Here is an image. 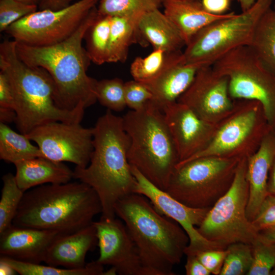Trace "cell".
Returning a JSON list of instances; mask_svg holds the SVG:
<instances>
[{
	"label": "cell",
	"instance_id": "cell-34",
	"mask_svg": "<svg viewBox=\"0 0 275 275\" xmlns=\"http://www.w3.org/2000/svg\"><path fill=\"white\" fill-rule=\"evenodd\" d=\"M125 82L119 78L97 80L96 86L97 100L107 109L123 111L126 106L124 92Z\"/></svg>",
	"mask_w": 275,
	"mask_h": 275
},
{
	"label": "cell",
	"instance_id": "cell-42",
	"mask_svg": "<svg viewBox=\"0 0 275 275\" xmlns=\"http://www.w3.org/2000/svg\"><path fill=\"white\" fill-rule=\"evenodd\" d=\"M203 8L209 13L216 15L226 14L230 6L231 0H201Z\"/></svg>",
	"mask_w": 275,
	"mask_h": 275
},
{
	"label": "cell",
	"instance_id": "cell-44",
	"mask_svg": "<svg viewBox=\"0 0 275 275\" xmlns=\"http://www.w3.org/2000/svg\"><path fill=\"white\" fill-rule=\"evenodd\" d=\"M267 190L268 195L275 196V156L269 171Z\"/></svg>",
	"mask_w": 275,
	"mask_h": 275
},
{
	"label": "cell",
	"instance_id": "cell-19",
	"mask_svg": "<svg viewBox=\"0 0 275 275\" xmlns=\"http://www.w3.org/2000/svg\"><path fill=\"white\" fill-rule=\"evenodd\" d=\"M97 243L96 231L92 223L76 232L61 234L50 245L44 262L55 267L83 268L87 264V254Z\"/></svg>",
	"mask_w": 275,
	"mask_h": 275
},
{
	"label": "cell",
	"instance_id": "cell-1",
	"mask_svg": "<svg viewBox=\"0 0 275 275\" xmlns=\"http://www.w3.org/2000/svg\"><path fill=\"white\" fill-rule=\"evenodd\" d=\"M98 13L95 6L76 31L58 44L31 46L16 42L19 58L26 64L45 69L55 85L54 102L61 109H85L97 100V80L88 76L91 62L82 41Z\"/></svg>",
	"mask_w": 275,
	"mask_h": 275
},
{
	"label": "cell",
	"instance_id": "cell-31",
	"mask_svg": "<svg viewBox=\"0 0 275 275\" xmlns=\"http://www.w3.org/2000/svg\"><path fill=\"white\" fill-rule=\"evenodd\" d=\"M0 200V234L12 225L24 192L18 186L15 175H4Z\"/></svg>",
	"mask_w": 275,
	"mask_h": 275
},
{
	"label": "cell",
	"instance_id": "cell-16",
	"mask_svg": "<svg viewBox=\"0 0 275 275\" xmlns=\"http://www.w3.org/2000/svg\"><path fill=\"white\" fill-rule=\"evenodd\" d=\"M92 224L99 249L98 264L111 266L119 274L145 275L137 248L122 220L101 217Z\"/></svg>",
	"mask_w": 275,
	"mask_h": 275
},
{
	"label": "cell",
	"instance_id": "cell-10",
	"mask_svg": "<svg viewBox=\"0 0 275 275\" xmlns=\"http://www.w3.org/2000/svg\"><path fill=\"white\" fill-rule=\"evenodd\" d=\"M247 163L248 158L240 160L230 188L197 228L202 237L223 249L237 242L252 245L259 238L258 232L246 213L249 199Z\"/></svg>",
	"mask_w": 275,
	"mask_h": 275
},
{
	"label": "cell",
	"instance_id": "cell-32",
	"mask_svg": "<svg viewBox=\"0 0 275 275\" xmlns=\"http://www.w3.org/2000/svg\"><path fill=\"white\" fill-rule=\"evenodd\" d=\"M160 0H100L99 14L111 16H138L159 9Z\"/></svg>",
	"mask_w": 275,
	"mask_h": 275
},
{
	"label": "cell",
	"instance_id": "cell-26",
	"mask_svg": "<svg viewBox=\"0 0 275 275\" xmlns=\"http://www.w3.org/2000/svg\"><path fill=\"white\" fill-rule=\"evenodd\" d=\"M182 59V51L169 52L154 49L147 56L136 57L131 64L130 71L133 79L150 81Z\"/></svg>",
	"mask_w": 275,
	"mask_h": 275
},
{
	"label": "cell",
	"instance_id": "cell-37",
	"mask_svg": "<svg viewBox=\"0 0 275 275\" xmlns=\"http://www.w3.org/2000/svg\"><path fill=\"white\" fill-rule=\"evenodd\" d=\"M126 106L132 111H139L153 99V95L143 82L134 79L124 84Z\"/></svg>",
	"mask_w": 275,
	"mask_h": 275
},
{
	"label": "cell",
	"instance_id": "cell-2",
	"mask_svg": "<svg viewBox=\"0 0 275 275\" xmlns=\"http://www.w3.org/2000/svg\"><path fill=\"white\" fill-rule=\"evenodd\" d=\"M93 151L85 168L75 167L73 178L92 187L102 206L101 216L114 218V206L122 198L135 193L136 181L129 163V141L123 118L107 109L93 127Z\"/></svg>",
	"mask_w": 275,
	"mask_h": 275
},
{
	"label": "cell",
	"instance_id": "cell-41",
	"mask_svg": "<svg viewBox=\"0 0 275 275\" xmlns=\"http://www.w3.org/2000/svg\"><path fill=\"white\" fill-rule=\"evenodd\" d=\"M184 267L187 275H210L211 273L204 266L195 255H187Z\"/></svg>",
	"mask_w": 275,
	"mask_h": 275
},
{
	"label": "cell",
	"instance_id": "cell-50",
	"mask_svg": "<svg viewBox=\"0 0 275 275\" xmlns=\"http://www.w3.org/2000/svg\"><path fill=\"white\" fill-rule=\"evenodd\" d=\"M272 245V247L273 249V251L274 252V253H275V244H271Z\"/></svg>",
	"mask_w": 275,
	"mask_h": 275
},
{
	"label": "cell",
	"instance_id": "cell-36",
	"mask_svg": "<svg viewBox=\"0 0 275 275\" xmlns=\"http://www.w3.org/2000/svg\"><path fill=\"white\" fill-rule=\"evenodd\" d=\"M38 10L37 5L17 0H0V32L13 23Z\"/></svg>",
	"mask_w": 275,
	"mask_h": 275
},
{
	"label": "cell",
	"instance_id": "cell-38",
	"mask_svg": "<svg viewBox=\"0 0 275 275\" xmlns=\"http://www.w3.org/2000/svg\"><path fill=\"white\" fill-rule=\"evenodd\" d=\"M15 101L11 84L3 72L0 71V122L5 124L15 122Z\"/></svg>",
	"mask_w": 275,
	"mask_h": 275
},
{
	"label": "cell",
	"instance_id": "cell-54",
	"mask_svg": "<svg viewBox=\"0 0 275 275\" xmlns=\"http://www.w3.org/2000/svg\"><path fill=\"white\" fill-rule=\"evenodd\" d=\"M98 2H99L100 0H98Z\"/></svg>",
	"mask_w": 275,
	"mask_h": 275
},
{
	"label": "cell",
	"instance_id": "cell-47",
	"mask_svg": "<svg viewBox=\"0 0 275 275\" xmlns=\"http://www.w3.org/2000/svg\"><path fill=\"white\" fill-rule=\"evenodd\" d=\"M242 11H245L250 8L256 0H237Z\"/></svg>",
	"mask_w": 275,
	"mask_h": 275
},
{
	"label": "cell",
	"instance_id": "cell-14",
	"mask_svg": "<svg viewBox=\"0 0 275 275\" xmlns=\"http://www.w3.org/2000/svg\"><path fill=\"white\" fill-rule=\"evenodd\" d=\"M131 169L136 181L135 193L146 197L159 213L178 223L187 234L189 242L185 250V255L223 249L218 244L205 239L197 229L210 209L194 208L185 205L153 184L135 168L131 167Z\"/></svg>",
	"mask_w": 275,
	"mask_h": 275
},
{
	"label": "cell",
	"instance_id": "cell-23",
	"mask_svg": "<svg viewBox=\"0 0 275 275\" xmlns=\"http://www.w3.org/2000/svg\"><path fill=\"white\" fill-rule=\"evenodd\" d=\"M161 4L164 14L180 31L186 44L203 28L228 17L232 12L222 15L211 14L205 10L199 0H163Z\"/></svg>",
	"mask_w": 275,
	"mask_h": 275
},
{
	"label": "cell",
	"instance_id": "cell-52",
	"mask_svg": "<svg viewBox=\"0 0 275 275\" xmlns=\"http://www.w3.org/2000/svg\"><path fill=\"white\" fill-rule=\"evenodd\" d=\"M274 10H275V4H274V8H273Z\"/></svg>",
	"mask_w": 275,
	"mask_h": 275
},
{
	"label": "cell",
	"instance_id": "cell-30",
	"mask_svg": "<svg viewBox=\"0 0 275 275\" xmlns=\"http://www.w3.org/2000/svg\"><path fill=\"white\" fill-rule=\"evenodd\" d=\"M0 261L8 264L21 275H107L103 266L96 261L78 269L60 268L48 265L21 261L2 256H1Z\"/></svg>",
	"mask_w": 275,
	"mask_h": 275
},
{
	"label": "cell",
	"instance_id": "cell-8",
	"mask_svg": "<svg viewBox=\"0 0 275 275\" xmlns=\"http://www.w3.org/2000/svg\"><path fill=\"white\" fill-rule=\"evenodd\" d=\"M272 0H256L248 10L232 13L199 31L182 52L184 62L201 67L212 66L232 50L250 45L256 25Z\"/></svg>",
	"mask_w": 275,
	"mask_h": 275
},
{
	"label": "cell",
	"instance_id": "cell-53",
	"mask_svg": "<svg viewBox=\"0 0 275 275\" xmlns=\"http://www.w3.org/2000/svg\"><path fill=\"white\" fill-rule=\"evenodd\" d=\"M160 1H161V2H162V1H163V0H160Z\"/></svg>",
	"mask_w": 275,
	"mask_h": 275
},
{
	"label": "cell",
	"instance_id": "cell-15",
	"mask_svg": "<svg viewBox=\"0 0 275 275\" xmlns=\"http://www.w3.org/2000/svg\"><path fill=\"white\" fill-rule=\"evenodd\" d=\"M177 101L188 106L203 120L214 124L231 112L235 103L229 94L228 78L212 66L199 68Z\"/></svg>",
	"mask_w": 275,
	"mask_h": 275
},
{
	"label": "cell",
	"instance_id": "cell-6",
	"mask_svg": "<svg viewBox=\"0 0 275 275\" xmlns=\"http://www.w3.org/2000/svg\"><path fill=\"white\" fill-rule=\"evenodd\" d=\"M122 118L129 141V164L166 191L179 159L163 110L151 100L143 108L130 110Z\"/></svg>",
	"mask_w": 275,
	"mask_h": 275
},
{
	"label": "cell",
	"instance_id": "cell-48",
	"mask_svg": "<svg viewBox=\"0 0 275 275\" xmlns=\"http://www.w3.org/2000/svg\"><path fill=\"white\" fill-rule=\"evenodd\" d=\"M20 2H23L24 3L30 4V5H38L39 0H17Z\"/></svg>",
	"mask_w": 275,
	"mask_h": 275
},
{
	"label": "cell",
	"instance_id": "cell-13",
	"mask_svg": "<svg viewBox=\"0 0 275 275\" xmlns=\"http://www.w3.org/2000/svg\"><path fill=\"white\" fill-rule=\"evenodd\" d=\"M35 142L42 157L57 162H72L81 168L89 164L93 151V127L80 123L49 122L25 134Z\"/></svg>",
	"mask_w": 275,
	"mask_h": 275
},
{
	"label": "cell",
	"instance_id": "cell-28",
	"mask_svg": "<svg viewBox=\"0 0 275 275\" xmlns=\"http://www.w3.org/2000/svg\"><path fill=\"white\" fill-rule=\"evenodd\" d=\"M275 73V10L269 8L255 28L249 45Z\"/></svg>",
	"mask_w": 275,
	"mask_h": 275
},
{
	"label": "cell",
	"instance_id": "cell-45",
	"mask_svg": "<svg viewBox=\"0 0 275 275\" xmlns=\"http://www.w3.org/2000/svg\"><path fill=\"white\" fill-rule=\"evenodd\" d=\"M259 238L262 241L269 244H275V227L258 232Z\"/></svg>",
	"mask_w": 275,
	"mask_h": 275
},
{
	"label": "cell",
	"instance_id": "cell-3",
	"mask_svg": "<svg viewBox=\"0 0 275 275\" xmlns=\"http://www.w3.org/2000/svg\"><path fill=\"white\" fill-rule=\"evenodd\" d=\"M114 210L137 248L145 275L174 274L173 267L180 262L189 242L184 229L139 194L122 198Z\"/></svg>",
	"mask_w": 275,
	"mask_h": 275
},
{
	"label": "cell",
	"instance_id": "cell-49",
	"mask_svg": "<svg viewBox=\"0 0 275 275\" xmlns=\"http://www.w3.org/2000/svg\"><path fill=\"white\" fill-rule=\"evenodd\" d=\"M270 275H275V266H274V267L272 269V270L271 271V273H270Z\"/></svg>",
	"mask_w": 275,
	"mask_h": 275
},
{
	"label": "cell",
	"instance_id": "cell-25",
	"mask_svg": "<svg viewBox=\"0 0 275 275\" xmlns=\"http://www.w3.org/2000/svg\"><path fill=\"white\" fill-rule=\"evenodd\" d=\"M140 16H112L108 63L125 62L129 46L141 38L138 28Z\"/></svg>",
	"mask_w": 275,
	"mask_h": 275
},
{
	"label": "cell",
	"instance_id": "cell-12",
	"mask_svg": "<svg viewBox=\"0 0 275 275\" xmlns=\"http://www.w3.org/2000/svg\"><path fill=\"white\" fill-rule=\"evenodd\" d=\"M98 0H79L59 10H38L5 31L17 42L31 46L58 44L78 28Z\"/></svg>",
	"mask_w": 275,
	"mask_h": 275
},
{
	"label": "cell",
	"instance_id": "cell-21",
	"mask_svg": "<svg viewBox=\"0 0 275 275\" xmlns=\"http://www.w3.org/2000/svg\"><path fill=\"white\" fill-rule=\"evenodd\" d=\"M201 67L187 64L182 59L155 79L144 83L153 95L152 101L162 109L176 102L188 89Z\"/></svg>",
	"mask_w": 275,
	"mask_h": 275
},
{
	"label": "cell",
	"instance_id": "cell-5",
	"mask_svg": "<svg viewBox=\"0 0 275 275\" xmlns=\"http://www.w3.org/2000/svg\"><path fill=\"white\" fill-rule=\"evenodd\" d=\"M0 69L7 76L15 101V122L21 133L52 122L80 123L85 109L63 110L54 102L55 85L43 68L30 65L18 56L16 42L0 44Z\"/></svg>",
	"mask_w": 275,
	"mask_h": 275
},
{
	"label": "cell",
	"instance_id": "cell-4",
	"mask_svg": "<svg viewBox=\"0 0 275 275\" xmlns=\"http://www.w3.org/2000/svg\"><path fill=\"white\" fill-rule=\"evenodd\" d=\"M101 213L98 196L89 185L49 184L24 192L12 224L66 234L91 225Z\"/></svg>",
	"mask_w": 275,
	"mask_h": 275
},
{
	"label": "cell",
	"instance_id": "cell-7",
	"mask_svg": "<svg viewBox=\"0 0 275 275\" xmlns=\"http://www.w3.org/2000/svg\"><path fill=\"white\" fill-rule=\"evenodd\" d=\"M241 159L205 156L177 164L166 191L188 207L210 209L230 188Z\"/></svg>",
	"mask_w": 275,
	"mask_h": 275
},
{
	"label": "cell",
	"instance_id": "cell-40",
	"mask_svg": "<svg viewBox=\"0 0 275 275\" xmlns=\"http://www.w3.org/2000/svg\"><path fill=\"white\" fill-rule=\"evenodd\" d=\"M227 254L226 249L199 251L195 255L204 266L214 275H219Z\"/></svg>",
	"mask_w": 275,
	"mask_h": 275
},
{
	"label": "cell",
	"instance_id": "cell-35",
	"mask_svg": "<svg viewBox=\"0 0 275 275\" xmlns=\"http://www.w3.org/2000/svg\"><path fill=\"white\" fill-rule=\"evenodd\" d=\"M252 246L253 262L247 275H270L275 266V253L272 245L258 238Z\"/></svg>",
	"mask_w": 275,
	"mask_h": 275
},
{
	"label": "cell",
	"instance_id": "cell-9",
	"mask_svg": "<svg viewBox=\"0 0 275 275\" xmlns=\"http://www.w3.org/2000/svg\"><path fill=\"white\" fill-rule=\"evenodd\" d=\"M231 112L217 123L209 144L200 152L178 162L205 156L248 158L259 148L272 130L261 104L258 101L234 100Z\"/></svg>",
	"mask_w": 275,
	"mask_h": 275
},
{
	"label": "cell",
	"instance_id": "cell-29",
	"mask_svg": "<svg viewBox=\"0 0 275 275\" xmlns=\"http://www.w3.org/2000/svg\"><path fill=\"white\" fill-rule=\"evenodd\" d=\"M111 21L112 16L98 12L85 34L86 51L91 62L96 65L108 62Z\"/></svg>",
	"mask_w": 275,
	"mask_h": 275
},
{
	"label": "cell",
	"instance_id": "cell-22",
	"mask_svg": "<svg viewBox=\"0 0 275 275\" xmlns=\"http://www.w3.org/2000/svg\"><path fill=\"white\" fill-rule=\"evenodd\" d=\"M14 165L17 184L24 192L46 183H66L73 178V171L63 162L42 157L22 160Z\"/></svg>",
	"mask_w": 275,
	"mask_h": 275
},
{
	"label": "cell",
	"instance_id": "cell-33",
	"mask_svg": "<svg viewBox=\"0 0 275 275\" xmlns=\"http://www.w3.org/2000/svg\"><path fill=\"white\" fill-rule=\"evenodd\" d=\"M219 275L248 274L253 262L252 246L237 242L229 245Z\"/></svg>",
	"mask_w": 275,
	"mask_h": 275
},
{
	"label": "cell",
	"instance_id": "cell-11",
	"mask_svg": "<svg viewBox=\"0 0 275 275\" xmlns=\"http://www.w3.org/2000/svg\"><path fill=\"white\" fill-rule=\"evenodd\" d=\"M228 79L229 92L233 100L259 101L268 122L275 128V73L249 45L236 48L212 65Z\"/></svg>",
	"mask_w": 275,
	"mask_h": 275
},
{
	"label": "cell",
	"instance_id": "cell-39",
	"mask_svg": "<svg viewBox=\"0 0 275 275\" xmlns=\"http://www.w3.org/2000/svg\"><path fill=\"white\" fill-rule=\"evenodd\" d=\"M252 223L258 232L275 227V196L267 195Z\"/></svg>",
	"mask_w": 275,
	"mask_h": 275
},
{
	"label": "cell",
	"instance_id": "cell-17",
	"mask_svg": "<svg viewBox=\"0 0 275 275\" xmlns=\"http://www.w3.org/2000/svg\"><path fill=\"white\" fill-rule=\"evenodd\" d=\"M162 110L179 162L200 152L211 141L217 123L203 120L188 106L177 101Z\"/></svg>",
	"mask_w": 275,
	"mask_h": 275
},
{
	"label": "cell",
	"instance_id": "cell-20",
	"mask_svg": "<svg viewBox=\"0 0 275 275\" xmlns=\"http://www.w3.org/2000/svg\"><path fill=\"white\" fill-rule=\"evenodd\" d=\"M274 156L275 134L272 130L264 138L257 150L248 158L246 178L249 199L246 213L251 222L268 195V176Z\"/></svg>",
	"mask_w": 275,
	"mask_h": 275
},
{
	"label": "cell",
	"instance_id": "cell-27",
	"mask_svg": "<svg viewBox=\"0 0 275 275\" xmlns=\"http://www.w3.org/2000/svg\"><path fill=\"white\" fill-rule=\"evenodd\" d=\"M22 133L19 134L0 122V158L14 164L19 161L42 157L38 146Z\"/></svg>",
	"mask_w": 275,
	"mask_h": 275
},
{
	"label": "cell",
	"instance_id": "cell-43",
	"mask_svg": "<svg viewBox=\"0 0 275 275\" xmlns=\"http://www.w3.org/2000/svg\"><path fill=\"white\" fill-rule=\"evenodd\" d=\"M73 0H39L38 10H59L71 4Z\"/></svg>",
	"mask_w": 275,
	"mask_h": 275
},
{
	"label": "cell",
	"instance_id": "cell-24",
	"mask_svg": "<svg viewBox=\"0 0 275 275\" xmlns=\"http://www.w3.org/2000/svg\"><path fill=\"white\" fill-rule=\"evenodd\" d=\"M138 28L141 37L149 42L154 49L178 51L186 45L180 31L159 9L143 14L139 19Z\"/></svg>",
	"mask_w": 275,
	"mask_h": 275
},
{
	"label": "cell",
	"instance_id": "cell-51",
	"mask_svg": "<svg viewBox=\"0 0 275 275\" xmlns=\"http://www.w3.org/2000/svg\"><path fill=\"white\" fill-rule=\"evenodd\" d=\"M273 131H274V134H275V128H274V129L273 130Z\"/></svg>",
	"mask_w": 275,
	"mask_h": 275
},
{
	"label": "cell",
	"instance_id": "cell-46",
	"mask_svg": "<svg viewBox=\"0 0 275 275\" xmlns=\"http://www.w3.org/2000/svg\"><path fill=\"white\" fill-rule=\"evenodd\" d=\"M16 271L8 264L0 261V274L1 275L16 274Z\"/></svg>",
	"mask_w": 275,
	"mask_h": 275
},
{
	"label": "cell",
	"instance_id": "cell-18",
	"mask_svg": "<svg viewBox=\"0 0 275 275\" xmlns=\"http://www.w3.org/2000/svg\"><path fill=\"white\" fill-rule=\"evenodd\" d=\"M58 232L12 225L0 234L1 256L40 264Z\"/></svg>",
	"mask_w": 275,
	"mask_h": 275
}]
</instances>
